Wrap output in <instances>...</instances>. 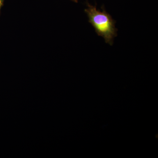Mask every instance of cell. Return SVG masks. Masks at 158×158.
Segmentation results:
<instances>
[{
	"mask_svg": "<svg viewBox=\"0 0 158 158\" xmlns=\"http://www.w3.org/2000/svg\"><path fill=\"white\" fill-rule=\"evenodd\" d=\"M89 19V22L92 25L97 34L102 37L107 44H113V40L117 36V29L115 21L105 10L99 11L95 6L88 5L85 9Z\"/></svg>",
	"mask_w": 158,
	"mask_h": 158,
	"instance_id": "6da1fadb",
	"label": "cell"
},
{
	"mask_svg": "<svg viewBox=\"0 0 158 158\" xmlns=\"http://www.w3.org/2000/svg\"><path fill=\"white\" fill-rule=\"evenodd\" d=\"M71 1H73L75 2H77L78 0H71Z\"/></svg>",
	"mask_w": 158,
	"mask_h": 158,
	"instance_id": "3957f363",
	"label": "cell"
},
{
	"mask_svg": "<svg viewBox=\"0 0 158 158\" xmlns=\"http://www.w3.org/2000/svg\"><path fill=\"white\" fill-rule=\"evenodd\" d=\"M5 0H0V11H1V8L3 6Z\"/></svg>",
	"mask_w": 158,
	"mask_h": 158,
	"instance_id": "7a4b0ae2",
	"label": "cell"
}]
</instances>
